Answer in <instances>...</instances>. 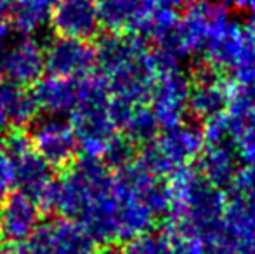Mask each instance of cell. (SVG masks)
I'll return each mask as SVG.
<instances>
[{
  "label": "cell",
  "mask_w": 255,
  "mask_h": 254,
  "mask_svg": "<svg viewBox=\"0 0 255 254\" xmlns=\"http://www.w3.org/2000/svg\"><path fill=\"white\" fill-rule=\"evenodd\" d=\"M96 64L111 98L146 105L156 82L153 51L141 35L104 33L98 37Z\"/></svg>",
  "instance_id": "6da1fadb"
},
{
  "label": "cell",
  "mask_w": 255,
  "mask_h": 254,
  "mask_svg": "<svg viewBox=\"0 0 255 254\" xmlns=\"http://www.w3.org/2000/svg\"><path fill=\"white\" fill-rule=\"evenodd\" d=\"M110 91L101 77L80 80L78 103L71 113V129L78 146L87 157L101 159L108 141L117 134V126L110 117Z\"/></svg>",
  "instance_id": "7a4b0ae2"
},
{
  "label": "cell",
  "mask_w": 255,
  "mask_h": 254,
  "mask_svg": "<svg viewBox=\"0 0 255 254\" xmlns=\"http://www.w3.org/2000/svg\"><path fill=\"white\" fill-rule=\"evenodd\" d=\"M205 146L202 127L195 120L163 129L153 143L139 148L137 162L153 176L167 180L177 169L191 166Z\"/></svg>",
  "instance_id": "3957f363"
},
{
  "label": "cell",
  "mask_w": 255,
  "mask_h": 254,
  "mask_svg": "<svg viewBox=\"0 0 255 254\" xmlns=\"http://www.w3.org/2000/svg\"><path fill=\"white\" fill-rule=\"evenodd\" d=\"M233 78L214 70L203 61L191 73L188 112L195 120H207L226 112L231 99Z\"/></svg>",
  "instance_id": "277c9868"
},
{
  "label": "cell",
  "mask_w": 255,
  "mask_h": 254,
  "mask_svg": "<svg viewBox=\"0 0 255 254\" xmlns=\"http://www.w3.org/2000/svg\"><path fill=\"white\" fill-rule=\"evenodd\" d=\"M189 89H191V77L184 73L182 66L156 77L149 98L151 103L149 108L161 129H170L184 122Z\"/></svg>",
  "instance_id": "5b68a950"
},
{
  "label": "cell",
  "mask_w": 255,
  "mask_h": 254,
  "mask_svg": "<svg viewBox=\"0 0 255 254\" xmlns=\"http://www.w3.org/2000/svg\"><path fill=\"white\" fill-rule=\"evenodd\" d=\"M203 63L221 73L255 66V40L245 24L229 23L224 33L203 49Z\"/></svg>",
  "instance_id": "8992f818"
},
{
  "label": "cell",
  "mask_w": 255,
  "mask_h": 254,
  "mask_svg": "<svg viewBox=\"0 0 255 254\" xmlns=\"http://www.w3.org/2000/svg\"><path fill=\"white\" fill-rule=\"evenodd\" d=\"M96 66V51L89 42L61 38L49 49L45 68L51 77L84 80Z\"/></svg>",
  "instance_id": "52a82bcc"
},
{
  "label": "cell",
  "mask_w": 255,
  "mask_h": 254,
  "mask_svg": "<svg viewBox=\"0 0 255 254\" xmlns=\"http://www.w3.org/2000/svg\"><path fill=\"white\" fill-rule=\"evenodd\" d=\"M33 141L37 153L49 166L66 167L73 164L78 141L71 124L51 117L35 129Z\"/></svg>",
  "instance_id": "ba28073f"
},
{
  "label": "cell",
  "mask_w": 255,
  "mask_h": 254,
  "mask_svg": "<svg viewBox=\"0 0 255 254\" xmlns=\"http://www.w3.org/2000/svg\"><path fill=\"white\" fill-rule=\"evenodd\" d=\"M98 19L106 33L144 37L151 10L139 0H99Z\"/></svg>",
  "instance_id": "9c48e42d"
},
{
  "label": "cell",
  "mask_w": 255,
  "mask_h": 254,
  "mask_svg": "<svg viewBox=\"0 0 255 254\" xmlns=\"http://www.w3.org/2000/svg\"><path fill=\"white\" fill-rule=\"evenodd\" d=\"M198 162V173L219 190L228 192L240 173V159L233 141L205 145Z\"/></svg>",
  "instance_id": "30bf717a"
},
{
  "label": "cell",
  "mask_w": 255,
  "mask_h": 254,
  "mask_svg": "<svg viewBox=\"0 0 255 254\" xmlns=\"http://www.w3.org/2000/svg\"><path fill=\"white\" fill-rule=\"evenodd\" d=\"M113 193L118 200L117 209V242H130L141 235L151 234L156 225V216L144 206L137 195L122 190L115 185Z\"/></svg>",
  "instance_id": "8fae6325"
},
{
  "label": "cell",
  "mask_w": 255,
  "mask_h": 254,
  "mask_svg": "<svg viewBox=\"0 0 255 254\" xmlns=\"http://www.w3.org/2000/svg\"><path fill=\"white\" fill-rule=\"evenodd\" d=\"M54 28L63 38L84 40L99 35L101 24L98 19V10L87 0H70L61 3L57 12L52 16Z\"/></svg>",
  "instance_id": "7c38bea8"
},
{
  "label": "cell",
  "mask_w": 255,
  "mask_h": 254,
  "mask_svg": "<svg viewBox=\"0 0 255 254\" xmlns=\"http://www.w3.org/2000/svg\"><path fill=\"white\" fill-rule=\"evenodd\" d=\"M37 225V207L35 200L23 193H14L3 199L0 207V239L7 242H23L31 237Z\"/></svg>",
  "instance_id": "4fadbf2b"
},
{
  "label": "cell",
  "mask_w": 255,
  "mask_h": 254,
  "mask_svg": "<svg viewBox=\"0 0 255 254\" xmlns=\"http://www.w3.org/2000/svg\"><path fill=\"white\" fill-rule=\"evenodd\" d=\"M80 80H66V78L49 77L42 80L33 89V99L52 113L73 112L78 103Z\"/></svg>",
  "instance_id": "5bb4252c"
},
{
  "label": "cell",
  "mask_w": 255,
  "mask_h": 254,
  "mask_svg": "<svg viewBox=\"0 0 255 254\" xmlns=\"http://www.w3.org/2000/svg\"><path fill=\"white\" fill-rule=\"evenodd\" d=\"M44 68V54L35 47V44H30V42L17 45V49L10 51L3 63V71H7L10 80L19 82V84L37 80Z\"/></svg>",
  "instance_id": "9a60e30c"
},
{
  "label": "cell",
  "mask_w": 255,
  "mask_h": 254,
  "mask_svg": "<svg viewBox=\"0 0 255 254\" xmlns=\"http://www.w3.org/2000/svg\"><path fill=\"white\" fill-rule=\"evenodd\" d=\"M122 134H125L137 148L153 143L160 134V126L154 119L151 108L148 105H139L134 108L128 122L122 129Z\"/></svg>",
  "instance_id": "2e32d148"
},
{
  "label": "cell",
  "mask_w": 255,
  "mask_h": 254,
  "mask_svg": "<svg viewBox=\"0 0 255 254\" xmlns=\"http://www.w3.org/2000/svg\"><path fill=\"white\" fill-rule=\"evenodd\" d=\"M137 153H139V148L127 138V136L115 134L113 138L108 141L101 159L110 169L120 171V169H124V167L130 166L132 162H135Z\"/></svg>",
  "instance_id": "e0dca14e"
},
{
  "label": "cell",
  "mask_w": 255,
  "mask_h": 254,
  "mask_svg": "<svg viewBox=\"0 0 255 254\" xmlns=\"http://www.w3.org/2000/svg\"><path fill=\"white\" fill-rule=\"evenodd\" d=\"M202 132H203L205 145L231 141V136H229V119H228V115H226V112L205 120Z\"/></svg>",
  "instance_id": "ac0fdd59"
},
{
  "label": "cell",
  "mask_w": 255,
  "mask_h": 254,
  "mask_svg": "<svg viewBox=\"0 0 255 254\" xmlns=\"http://www.w3.org/2000/svg\"><path fill=\"white\" fill-rule=\"evenodd\" d=\"M142 5H146L149 10L154 9H175L177 10L179 7L186 5L188 0H139Z\"/></svg>",
  "instance_id": "d6986e66"
},
{
  "label": "cell",
  "mask_w": 255,
  "mask_h": 254,
  "mask_svg": "<svg viewBox=\"0 0 255 254\" xmlns=\"http://www.w3.org/2000/svg\"><path fill=\"white\" fill-rule=\"evenodd\" d=\"M96 254H122V251H118V249L111 244V246H103V249H99Z\"/></svg>",
  "instance_id": "ffe728a7"
},
{
  "label": "cell",
  "mask_w": 255,
  "mask_h": 254,
  "mask_svg": "<svg viewBox=\"0 0 255 254\" xmlns=\"http://www.w3.org/2000/svg\"><path fill=\"white\" fill-rule=\"evenodd\" d=\"M207 2L214 3V5L228 7V9H229V5H233V0H207Z\"/></svg>",
  "instance_id": "44dd1931"
}]
</instances>
